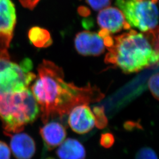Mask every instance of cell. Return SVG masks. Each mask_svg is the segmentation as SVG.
<instances>
[{
  "mask_svg": "<svg viewBox=\"0 0 159 159\" xmlns=\"http://www.w3.org/2000/svg\"><path fill=\"white\" fill-rule=\"evenodd\" d=\"M110 35L102 29L98 33L91 31H83L77 34L74 44L77 52L83 56H98L106 48V37Z\"/></svg>",
  "mask_w": 159,
  "mask_h": 159,
  "instance_id": "cell-6",
  "label": "cell"
},
{
  "mask_svg": "<svg viewBox=\"0 0 159 159\" xmlns=\"http://www.w3.org/2000/svg\"><path fill=\"white\" fill-rule=\"evenodd\" d=\"M11 159V150L7 144L0 140V159Z\"/></svg>",
  "mask_w": 159,
  "mask_h": 159,
  "instance_id": "cell-19",
  "label": "cell"
},
{
  "mask_svg": "<svg viewBox=\"0 0 159 159\" xmlns=\"http://www.w3.org/2000/svg\"><path fill=\"white\" fill-rule=\"evenodd\" d=\"M40 0H20L22 6L30 10H33L37 5Z\"/></svg>",
  "mask_w": 159,
  "mask_h": 159,
  "instance_id": "cell-20",
  "label": "cell"
},
{
  "mask_svg": "<svg viewBox=\"0 0 159 159\" xmlns=\"http://www.w3.org/2000/svg\"><path fill=\"white\" fill-rule=\"evenodd\" d=\"M34 80L31 91L44 124L56 117L62 118L75 106L97 102L104 97L96 87H79L66 82L63 70L50 61L44 60L40 64Z\"/></svg>",
  "mask_w": 159,
  "mask_h": 159,
  "instance_id": "cell-1",
  "label": "cell"
},
{
  "mask_svg": "<svg viewBox=\"0 0 159 159\" xmlns=\"http://www.w3.org/2000/svg\"><path fill=\"white\" fill-rule=\"evenodd\" d=\"M16 21V10L11 0H0V52L7 51Z\"/></svg>",
  "mask_w": 159,
  "mask_h": 159,
  "instance_id": "cell-7",
  "label": "cell"
},
{
  "mask_svg": "<svg viewBox=\"0 0 159 159\" xmlns=\"http://www.w3.org/2000/svg\"><path fill=\"white\" fill-rule=\"evenodd\" d=\"M39 106L31 91L0 90V120L6 135L23 131L40 115Z\"/></svg>",
  "mask_w": 159,
  "mask_h": 159,
  "instance_id": "cell-3",
  "label": "cell"
},
{
  "mask_svg": "<svg viewBox=\"0 0 159 159\" xmlns=\"http://www.w3.org/2000/svg\"><path fill=\"white\" fill-rule=\"evenodd\" d=\"M156 37L157 39L158 40V42L159 43V29H156Z\"/></svg>",
  "mask_w": 159,
  "mask_h": 159,
  "instance_id": "cell-21",
  "label": "cell"
},
{
  "mask_svg": "<svg viewBox=\"0 0 159 159\" xmlns=\"http://www.w3.org/2000/svg\"><path fill=\"white\" fill-rule=\"evenodd\" d=\"M127 23L144 33L154 30L158 25L159 11L152 0H116Z\"/></svg>",
  "mask_w": 159,
  "mask_h": 159,
  "instance_id": "cell-4",
  "label": "cell"
},
{
  "mask_svg": "<svg viewBox=\"0 0 159 159\" xmlns=\"http://www.w3.org/2000/svg\"><path fill=\"white\" fill-rule=\"evenodd\" d=\"M93 111L95 116L96 126L99 129H103L107 125V119L105 115L104 108L100 107H96Z\"/></svg>",
  "mask_w": 159,
  "mask_h": 159,
  "instance_id": "cell-14",
  "label": "cell"
},
{
  "mask_svg": "<svg viewBox=\"0 0 159 159\" xmlns=\"http://www.w3.org/2000/svg\"><path fill=\"white\" fill-rule=\"evenodd\" d=\"M32 63L26 58L20 64L12 61L7 51L0 52V90L16 91L29 89L36 78Z\"/></svg>",
  "mask_w": 159,
  "mask_h": 159,
  "instance_id": "cell-5",
  "label": "cell"
},
{
  "mask_svg": "<svg viewBox=\"0 0 159 159\" xmlns=\"http://www.w3.org/2000/svg\"><path fill=\"white\" fill-rule=\"evenodd\" d=\"M114 136L110 133H104L101 135L100 144L104 148H111L114 143Z\"/></svg>",
  "mask_w": 159,
  "mask_h": 159,
  "instance_id": "cell-18",
  "label": "cell"
},
{
  "mask_svg": "<svg viewBox=\"0 0 159 159\" xmlns=\"http://www.w3.org/2000/svg\"><path fill=\"white\" fill-rule=\"evenodd\" d=\"M97 20L102 29L110 34L130 28L123 12L116 7H108L102 10L97 16Z\"/></svg>",
  "mask_w": 159,
  "mask_h": 159,
  "instance_id": "cell-9",
  "label": "cell"
},
{
  "mask_svg": "<svg viewBox=\"0 0 159 159\" xmlns=\"http://www.w3.org/2000/svg\"><path fill=\"white\" fill-rule=\"evenodd\" d=\"M87 3L95 11L102 10L110 5L111 0H85Z\"/></svg>",
  "mask_w": 159,
  "mask_h": 159,
  "instance_id": "cell-16",
  "label": "cell"
},
{
  "mask_svg": "<svg viewBox=\"0 0 159 159\" xmlns=\"http://www.w3.org/2000/svg\"><path fill=\"white\" fill-rule=\"evenodd\" d=\"M59 159H85L86 152L84 146L77 139L68 138L56 151Z\"/></svg>",
  "mask_w": 159,
  "mask_h": 159,
  "instance_id": "cell-12",
  "label": "cell"
},
{
  "mask_svg": "<svg viewBox=\"0 0 159 159\" xmlns=\"http://www.w3.org/2000/svg\"><path fill=\"white\" fill-rule=\"evenodd\" d=\"M29 39L34 46L39 47L48 46L52 43L49 33L40 27H34L30 30Z\"/></svg>",
  "mask_w": 159,
  "mask_h": 159,
  "instance_id": "cell-13",
  "label": "cell"
},
{
  "mask_svg": "<svg viewBox=\"0 0 159 159\" xmlns=\"http://www.w3.org/2000/svg\"><path fill=\"white\" fill-rule=\"evenodd\" d=\"M105 58L107 64L125 73L139 72L159 63V43L156 29L146 34L135 30L113 37Z\"/></svg>",
  "mask_w": 159,
  "mask_h": 159,
  "instance_id": "cell-2",
  "label": "cell"
},
{
  "mask_svg": "<svg viewBox=\"0 0 159 159\" xmlns=\"http://www.w3.org/2000/svg\"><path fill=\"white\" fill-rule=\"evenodd\" d=\"M148 86L153 96L159 100V73L154 74L149 79Z\"/></svg>",
  "mask_w": 159,
  "mask_h": 159,
  "instance_id": "cell-15",
  "label": "cell"
},
{
  "mask_svg": "<svg viewBox=\"0 0 159 159\" xmlns=\"http://www.w3.org/2000/svg\"><path fill=\"white\" fill-rule=\"evenodd\" d=\"M136 159H158L153 150L148 148H143L139 151Z\"/></svg>",
  "mask_w": 159,
  "mask_h": 159,
  "instance_id": "cell-17",
  "label": "cell"
},
{
  "mask_svg": "<svg viewBox=\"0 0 159 159\" xmlns=\"http://www.w3.org/2000/svg\"><path fill=\"white\" fill-rule=\"evenodd\" d=\"M40 134L44 145L48 150L59 146L65 140L67 133L65 127L56 121L47 122L40 128Z\"/></svg>",
  "mask_w": 159,
  "mask_h": 159,
  "instance_id": "cell-11",
  "label": "cell"
},
{
  "mask_svg": "<svg viewBox=\"0 0 159 159\" xmlns=\"http://www.w3.org/2000/svg\"><path fill=\"white\" fill-rule=\"evenodd\" d=\"M68 124L75 133L86 134L96 125L95 116L88 104L79 105L68 113Z\"/></svg>",
  "mask_w": 159,
  "mask_h": 159,
  "instance_id": "cell-8",
  "label": "cell"
},
{
  "mask_svg": "<svg viewBox=\"0 0 159 159\" xmlns=\"http://www.w3.org/2000/svg\"><path fill=\"white\" fill-rule=\"evenodd\" d=\"M46 159H54V158H52V157H48V158H47Z\"/></svg>",
  "mask_w": 159,
  "mask_h": 159,
  "instance_id": "cell-22",
  "label": "cell"
},
{
  "mask_svg": "<svg viewBox=\"0 0 159 159\" xmlns=\"http://www.w3.org/2000/svg\"><path fill=\"white\" fill-rule=\"evenodd\" d=\"M10 148L17 159H31L36 151L34 139L27 133H17L10 135Z\"/></svg>",
  "mask_w": 159,
  "mask_h": 159,
  "instance_id": "cell-10",
  "label": "cell"
}]
</instances>
